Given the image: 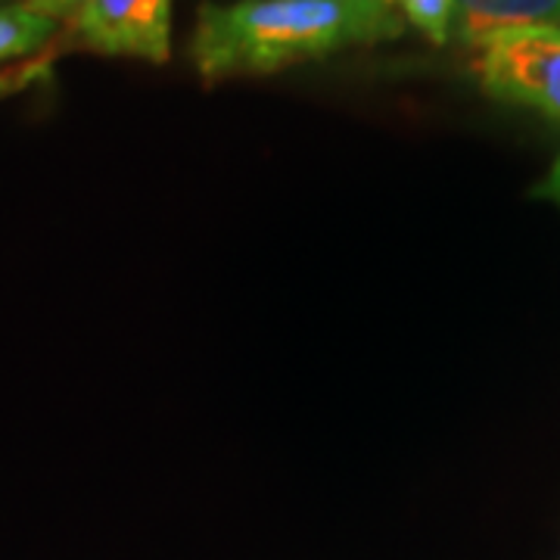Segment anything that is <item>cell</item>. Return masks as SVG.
Masks as SVG:
<instances>
[{"instance_id":"6da1fadb","label":"cell","mask_w":560,"mask_h":560,"mask_svg":"<svg viewBox=\"0 0 560 560\" xmlns=\"http://www.w3.org/2000/svg\"><path fill=\"white\" fill-rule=\"evenodd\" d=\"M405 20L389 0H237L202 3L190 57L206 81L268 75L346 47L396 40Z\"/></svg>"},{"instance_id":"7a4b0ae2","label":"cell","mask_w":560,"mask_h":560,"mask_svg":"<svg viewBox=\"0 0 560 560\" xmlns=\"http://www.w3.org/2000/svg\"><path fill=\"white\" fill-rule=\"evenodd\" d=\"M480 84L489 97L560 121V28H514L480 47Z\"/></svg>"},{"instance_id":"3957f363","label":"cell","mask_w":560,"mask_h":560,"mask_svg":"<svg viewBox=\"0 0 560 560\" xmlns=\"http://www.w3.org/2000/svg\"><path fill=\"white\" fill-rule=\"evenodd\" d=\"M66 28L75 44L103 57L165 62L172 0H88Z\"/></svg>"},{"instance_id":"277c9868","label":"cell","mask_w":560,"mask_h":560,"mask_svg":"<svg viewBox=\"0 0 560 560\" xmlns=\"http://www.w3.org/2000/svg\"><path fill=\"white\" fill-rule=\"evenodd\" d=\"M60 54V25L25 7H0V97L47 75Z\"/></svg>"},{"instance_id":"5b68a950","label":"cell","mask_w":560,"mask_h":560,"mask_svg":"<svg viewBox=\"0 0 560 560\" xmlns=\"http://www.w3.org/2000/svg\"><path fill=\"white\" fill-rule=\"evenodd\" d=\"M529 25L560 28V0H455L452 35L467 47H486L504 32Z\"/></svg>"},{"instance_id":"8992f818","label":"cell","mask_w":560,"mask_h":560,"mask_svg":"<svg viewBox=\"0 0 560 560\" xmlns=\"http://www.w3.org/2000/svg\"><path fill=\"white\" fill-rule=\"evenodd\" d=\"M399 7L405 20L420 28L433 44H445L452 38V16H455V0H389Z\"/></svg>"},{"instance_id":"52a82bcc","label":"cell","mask_w":560,"mask_h":560,"mask_svg":"<svg viewBox=\"0 0 560 560\" xmlns=\"http://www.w3.org/2000/svg\"><path fill=\"white\" fill-rule=\"evenodd\" d=\"M16 7H25L32 13H40L47 20H54L57 25H69L81 13V7L88 0H13Z\"/></svg>"},{"instance_id":"ba28073f","label":"cell","mask_w":560,"mask_h":560,"mask_svg":"<svg viewBox=\"0 0 560 560\" xmlns=\"http://www.w3.org/2000/svg\"><path fill=\"white\" fill-rule=\"evenodd\" d=\"M541 197H548V200H555L560 206V156L555 162V168H551V175L545 178V184L539 187Z\"/></svg>"}]
</instances>
